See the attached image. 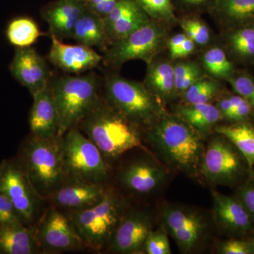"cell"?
<instances>
[{
	"label": "cell",
	"instance_id": "cell-33",
	"mask_svg": "<svg viewBox=\"0 0 254 254\" xmlns=\"http://www.w3.org/2000/svg\"><path fill=\"white\" fill-rule=\"evenodd\" d=\"M181 26L186 36L195 44L205 46L210 41V30L207 25L197 18H187L181 22Z\"/></svg>",
	"mask_w": 254,
	"mask_h": 254
},
{
	"label": "cell",
	"instance_id": "cell-42",
	"mask_svg": "<svg viewBox=\"0 0 254 254\" xmlns=\"http://www.w3.org/2000/svg\"><path fill=\"white\" fill-rule=\"evenodd\" d=\"M199 65L194 62L187 61L181 62L176 64L174 66L175 69V84L181 81L182 78L185 77L189 73L198 67Z\"/></svg>",
	"mask_w": 254,
	"mask_h": 254
},
{
	"label": "cell",
	"instance_id": "cell-40",
	"mask_svg": "<svg viewBox=\"0 0 254 254\" xmlns=\"http://www.w3.org/2000/svg\"><path fill=\"white\" fill-rule=\"evenodd\" d=\"M202 76V70L200 66L189 73L181 81L175 84V93L182 94L188 89L193 83Z\"/></svg>",
	"mask_w": 254,
	"mask_h": 254
},
{
	"label": "cell",
	"instance_id": "cell-44",
	"mask_svg": "<svg viewBox=\"0 0 254 254\" xmlns=\"http://www.w3.org/2000/svg\"><path fill=\"white\" fill-rule=\"evenodd\" d=\"M195 47L194 42L187 37V39L184 42L180 49L175 53L172 59H180V58H187V57L190 56L194 51Z\"/></svg>",
	"mask_w": 254,
	"mask_h": 254
},
{
	"label": "cell",
	"instance_id": "cell-47",
	"mask_svg": "<svg viewBox=\"0 0 254 254\" xmlns=\"http://www.w3.org/2000/svg\"><path fill=\"white\" fill-rule=\"evenodd\" d=\"M211 0H177L182 6L188 9L202 7L208 4Z\"/></svg>",
	"mask_w": 254,
	"mask_h": 254
},
{
	"label": "cell",
	"instance_id": "cell-30",
	"mask_svg": "<svg viewBox=\"0 0 254 254\" xmlns=\"http://www.w3.org/2000/svg\"><path fill=\"white\" fill-rule=\"evenodd\" d=\"M220 84L212 78L201 76L184 93V97L189 105L210 103L219 94Z\"/></svg>",
	"mask_w": 254,
	"mask_h": 254
},
{
	"label": "cell",
	"instance_id": "cell-26",
	"mask_svg": "<svg viewBox=\"0 0 254 254\" xmlns=\"http://www.w3.org/2000/svg\"><path fill=\"white\" fill-rule=\"evenodd\" d=\"M178 115L203 136L208 134L223 118L218 107L210 103L180 107Z\"/></svg>",
	"mask_w": 254,
	"mask_h": 254
},
{
	"label": "cell",
	"instance_id": "cell-45",
	"mask_svg": "<svg viewBox=\"0 0 254 254\" xmlns=\"http://www.w3.org/2000/svg\"><path fill=\"white\" fill-rule=\"evenodd\" d=\"M118 1V0H103L92 10L104 19L113 11Z\"/></svg>",
	"mask_w": 254,
	"mask_h": 254
},
{
	"label": "cell",
	"instance_id": "cell-16",
	"mask_svg": "<svg viewBox=\"0 0 254 254\" xmlns=\"http://www.w3.org/2000/svg\"><path fill=\"white\" fill-rule=\"evenodd\" d=\"M33 103L29 116L32 136L41 138L58 136L60 119L50 81L39 93L33 95Z\"/></svg>",
	"mask_w": 254,
	"mask_h": 254
},
{
	"label": "cell",
	"instance_id": "cell-34",
	"mask_svg": "<svg viewBox=\"0 0 254 254\" xmlns=\"http://www.w3.org/2000/svg\"><path fill=\"white\" fill-rule=\"evenodd\" d=\"M237 94L243 97L254 108V77L250 73L242 71L235 73L227 81Z\"/></svg>",
	"mask_w": 254,
	"mask_h": 254
},
{
	"label": "cell",
	"instance_id": "cell-15",
	"mask_svg": "<svg viewBox=\"0 0 254 254\" xmlns=\"http://www.w3.org/2000/svg\"><path fill=\"white\" fill-rule=\"evenodd\" d=\"M153 230L147 214L132 211L124 215L110 242V248L119 254H138L144 251L147 237Z\"/></svg>",
	"mask_w": 254,
	"mask_h": 254
},
{
	"label": "cell",
	"instance_id": "cell-13",
	"mask_svg": "<svg viewBox=\"0 0 254 254\" xmlns=\"http://www.w3.org/2000/svg\"><path fill=\"white\" fill-rule=\"evenodd\" d=\"M9 69L33 96L44 89L52 77L46 60L31 47L16 48Z\"/></svg>",
	"mask_w": 254,
	"mask_h": 254
},
{
	"label": "cell",
	"instance_id": "cell-14",
	"mask_svg": "<svg viewBox=\"0 0 254 254\" xmlns=\"http://www.w3.org/2000/svg\"><path fill=\"white\" fill-rule=\"evenodd\" d=\"M51 38V46L48 60L55 67L73 74L88 72L96 68L103 60L93 48L81 44H66L54 36Z\"/></svg>",
	"mask_w": 254,
	"mask_h": 254
},
{
	"label": "cell",
	"instance_id": "cell-29",
	"mask_svg": "<svg viewBox=\"0 0 254 254\" xmlns=\"http://www.w3.org/2000/svg\"><path fill=\"white\" fill-rule=\"evenodd\" d=\"M202 63L205 69L216 79L228 81L235 73L233 63L220 47H213L207 50L202 57Z\"/></svg>",
	"mask_w": 254,
	"mask_h": 254
},
{
	"label": "cell",
	"instance_id": "cell-12",
	"mask_svg": "<svg viewBox=\"0 0 254 254\" xmlns=\"http://www.w3.org/2000/svg\"><path fill=\"white\" fill-rule=\"evenodd\" d=\"M37 242L41 250L61 253L81 250L84 247L69 216L55 208L45 213L36 229Z\"/></svg>",
	"mask_w": 254,
	"mask_h": 254
},
{
	"label": "cell",
	"instance_id": "cell-20",
	"mask_svg": "<svg viewBox=\"0 0 254 254\" xmlns=\"http://www.w3.org/2000/svg\"><path fill=\"white\" fill-rule=\"evenodd\" d=\"M214 213L222 230L242 235L252 230L253 220L238 198L213 193Z\"/></svg>",
	"mask_w": 254,
	"mask_h": 254
},
{
	"label": "cell",
	"instance_id": "cell-39",
	"mask_svg": "<svg viewBox=\"0 0 254 254\" xmlns=\"http://www.w3.org/2000/svg\"><path fill=\"white\" fill-rule=\"evenodd\" d=\"M237 198L247 209L254 222V180H250L241 189Z\"/></svg>",
	"mask_w": 254,
	"mask_h": 254
},
{
	"label": "cell",
	"instance_id": "cell-36",
	"mask_svg": "<svg viewBox=\"0 0 254 254\" xmlns=\"http://www.w3.org/2000/svg\"><path fill=\"white\" fill-rule=\"evenodd\" d=\"M142 10L136 0H118L113 11L104 18L105 26L115 22L120 18L139 12Z\"/></svg>",
	"mask_w": 254,
	"mask_h": 254
},
{
	"label": "cell",
	"instance_id": "cell-37",
	"mask_svg": "<svg viewBox=\"0 0 254 254\" xmlns=\"http://www.w3.org/2000/svg\"><path fill=\"white\" fill-rule=\"evenodd\" d=\"M20 224L24 223L17 210L7 196L0 192V225H20Z\"/></svg>",
	"mask_w": 254,
	"mask_h": 254
},
{
	"label": "cell",
	"instance_id": "cell-6",
	"mask_svg": "<svg viewBox=\"0 0 254 254\" xmlns=\"http://www.w3.org/2000/svg\"><path fill=\"white\" fill-rule=\"evenodd\" d=\"M105 100L138 126L150 127L165 113L143 83L110 74L105 78Z\"/></svg>",
	"mask_w": 254,
	"mask_h": 254
},
{
	"label": "cell",
	"instance_id": "cell-4",
	"mask_svg": "<svg viewBox=\"0 0 254 254\" xmlns=\"http://www.w3.org/2000/svg\"><path fill=\"white\" fill-rule=\"evenodd\" d=\"M50 86L60 114L58 136L79 125L101 100L94 72L51 77Z\"/></svg>",
	"mask_w": 254,
	"mask_h": 254
},
{
	"label": "cell",
	"instance_id": "cell-22",
	"mask_svg": "<svg viewBox=\"0 0 254 254\" xmlns=\"http://www.w3.org/2000/svg\"><path fill=\"white\" fill-rule=\"evenodd\" d=\"M72 38L78 44L104 52L110 43L104 19L88 6L75 26Z\"/></svg>",
	"mask_w": 254,
	"mask_h": 254
},
{
	"label": "cell",
	"instance_id": "cell-9",
	"mask_svg": "<svg viewBox=\"0 0 254 254\" xmlns=\"http://www.w3.org/2000/svg\"><path fill=\"white\" fill-rule=\"evenodd\" d=\"M245 161L243 155L225 137H213L205 148L199 173L211 185H232L245 173Z\"/></svg>",
	"mask_w": 254,
	"mask_h": 254
},
{
	"label": "cell",
	"instance_id": "cell-8",
	"mask_svg": "<svg viewBox=\"0 0 254 254\" xmlns=\"http://www.w3.org/2000/svg\"><path fill=\"white\" fill-rule=\"evenodd\" d=\"M165 32L158 21L150 20L133 33L111 43L105 52L103 60L118 66L131 60L153 61L165 41Z\"/></svg>",
	"mask_w": 254,
	"mask_h": 254
},
{
	"label": "cell",
	"instance_id": "cell-43",
	"mask_svg": "<svg viewBox=\"0 0 254 254\" xmlns=\"http://www.w3.org/2000/svg\"><path fill=\"white\" fill-rule=\"evenodd\" d=\"M216 106L218 107V110H220L222 118L231 120L232 114L235 111V108H234L229 96L220 98L218 100Z\"/></svg>",
	"mask_w": 254,
	"mask_h": 254
},
{
	"label": "cell",
	"instance_id": "cell-17",
	"mask_svg": "<svg viewBox=\"0 0 254 254\" xmlns=\"http://www.w3.org/2000/svg\"><path fill=\"white\" fill-rule=\"evenodd\" d=\"M86 7V1L83 0H58L47 6L43 16L50 36L61 41L72 38L75 26Z\"/></svg>",
	"mask_w": 254,
	"mask_h": 254
},
{
	"label": "cell",
	"instance_id": "cell-27",
	"mask_svg": "<svg viewBox=\"0 0 254 254\" xmlns=\"http://www.w3.org/2000/svg\"><path fill=\"white\" fill-rule=\"evenodd\" d=\"M227 46L230 53L242 63H254V23L229 28Z\"/></svg>",
	"mask_w": 254,
	"mask_h": 254
},
{
	"label": "cell",
	"instance_id": "cell-7",
	"mask_svg": "<svg viewBox=\"0 0 254 254\" xmlns=\"http://www.w3.org/2000/svg\"><path fill=\"white\" fill-rule=\"evenodd\" d=\"M63 148L68 178L97 185L106 180L108 163L98 147L76 127L64 135Z\"/></svg>",
	"mask_w": 254,
	"mask_h": 254
},
{
	"label": "cell",
	"instance_id": "cell-23",
	"mask_svg": "<svg viewBox=\"0 0 254 254\" xmlns=\"http://www.w3.org/2000/svg\"><path fill=\"white\" fill-rule=\"evenodd\" d=\"M148 64L143 84L160 100L173 98L176 94L173 65L167 61H152Z\"/></svg>",
	"mask_w": 254,
	"mask_h": 254
},
{
	"label": "cell",
	"instance_id": "cell-18",
	"mask_svg": "<svg viewBox=\"0 0 254 254\" xmlns=\"http://www.w3.org/2000/svg\"><path fill=\"white\" fill-rule=\"evenodd\" d=\"M105 190L101 185L71 179L51 195L53 203L60 208L81 210L99 202Z\"/></svg>",
	"mask_w": 254,
	"mask_h": 254
},
{
	"label": "cell",
	"instance_id": "cell-46",
	"mask_svg": "<svg viewBox=\"0 0 254 254\" xmlns=\"http://www.w3.org/2000/svg\"><path fill=\"white\" fill-rule=\"evenodd\" d=\"M187 36L185 33H178L175 35L169 41L168 47L170 50V54L171 58H173L175 53L180 49V47L183 44L184 42L187 39Z\"/></svg>",
	"mask_w": 254,
	"mask_h": 254
},
{
	"label": "cell",
	"instance_id": "cell-41",
	"mask_svg": "<svg viewBox=\"0 0 254 254\" xmlns=\"http://www.w3.org/2000/svg\"><path fill=\"white\" fill-rule=\"evenodd\" d=\"M252 109L253 108L252 105L249 103L248 100L245 98L235 108V111L232 114V121H235L236 123L245 122L252 113Z\"/></svg>",
	"mask_w": 254,
	"mask_h": 254
},
{
	"label": "cell",
	"instance_id": "cell-24",
	"mask_svg": "<svg viewBox=\"0 0 254 254\" xmlns=\"http://www.w3.org/2000/svg\"><path fill=\"white\" fill-rule=\"evenodd\" d=\"M213 7L228 28L254 23V0H215Z\"/></svg>",
	"mask_w": 254,
	"mask_h": 254
},
{
	"label": "cell",
	"instance_id": "cell-19",
	"mask_svg": "<svg viewBox=\"0 0 254 254\" xmlns=\"http://www.w3.org/2000/svg\"><path fill=\"white\" fill-rule=\"evenodd\" d=\"M167 178V171L158 164L139 160L128 165L120 174V180L127 190L146 194L158 189Z\"/></svg>",
	"mask_w": 254,
	"mask_h": 254
},
{
	"label": "cell",
	"instance_id": "cell-28",
	"mask_svg": "<svg viewBox=\"0 0 254 254\" xmlns=\"http://www.w3.org/2000/svg\"><path fill=\"white\" fill-rule=\"evenodd\" d=\"M41 36L38 24L29 17L15 18L6 27V38L16 48L31 47Z\"/></svg>",
	"mask_w": 254,
	"mask_h": 254
},
{
	"label": "cell",
	"instance_id": "cell-2",
	"mask_svg": "<svg viewBox=\"0 0 254 254\" xmlns=\"http://www.w3.org/2000/svg\"><path fill=\"white\" fill-rule=\"evenodd\" d=\"M79 125L86 136L98 147L107 163L119 158L127 150L141 146L139 126L105 100H100Z\"/></svg>",
	"mask_w": 254,
	"mask_h": 254
},
{
	"label": "cell",
	"instance_id": "cell-5",
	"mask_svg": "<svg viewBox=\"0 0 254 254\" xmlns=\"http://www.w3.org/2000/svg\"><path fill=\"white\" fill-rule=\"evenodd\" d=\"M124 215L123 200L109 189L105 190L99 202L87 208L73 210L69 218L83 245L100 250L110 244Z\"/></svg>",
	"mask_w": 254,
	"mask_h": 254
},
{
	"label": "cell",
	"instance_id": "cell-31",
	"mask_svg": "<svg viewBox=\"0 0 254 254\" xmlns=\"http://www.w3.org/2000/svg\"><path fill=\"white\" fill-rule=\"evenodd\" d=\"M149 16L143 10L106 26L107 34L110 43L118 41L133 33L150 21Z\"/></svg>",
	"mask_w": 254,
	"mask_h": 254
},
{
	"label": "cell",
	"instance_id": "cell-11",
	"mask_svg": "<svg viewBox=\"0 0 254 254\" xmlns=\"http://www.w3.org/2000/svg\"><path fill=\"white\" fill-rule=\"evenodd\" d=\"M0 192L9 198L23 223H30L36 217L41 197L21 164L3 162L0 165Z\"/></svg>",
	"mask_w": 254,
	"mask_h": 254
},
{
	"label": "cell",
	"instance_id": "cell-10",
	"mask_svg": "<svg viewBox=\"0 0 254 254\" xmlns=\"http://www.w3.org/2000/svg\"><path fill=\"white\" fill-rule=\"evenodd\" d=\"M163 227L184 253H191L204 242L208 224L198 211L186 207L169 205L162 211Z\"/></svg>",
	"mask_w": 254,
	"mask_h": 254
},
{
	"label": "cell",
	"instance_id": "cell-25",
	"mask_svg": "<svg viewBox=\"0 0 254 254\" xmlns=\"http://www.w3.org/2000/svg\"><path fill=\"white\" fill-rule=\"evenodd\" d=\"M215 131L231 142L243 155L249 170L254 165V127L245 122L216 127Z\"/></svg>",
	"mask_w": 254,
	"mask_h": 254
},
{
	"label": "cell",
	"instance_id": "cell-49",
	"mask_svg": "<svg viewBox=\"0 0 254 254\" xmlns=\"http://www.w3.org/2000/svg\"><path fill=\"white\" fill-rule=\"evenodd\" d=\"M252 113H253V115H254V111L252 112Z\"/></svg>",
	"mask_w": 254,
	"mask_h": 254
},
{
	"label": "cell",
	"instance_id": "cell-48",
	"mask_svg": "<svg viewBox=\"0 0 254 254\" xmlns=\"http://www.w3.org/2000/svg\"><path fill=\"white\" fill-rule=\"evenodd\" d=\"M251 245H252V249H253V252L254 254V239L253 240L250 241Z\"/></svg>",
	"mask_w": 254,
	"mask_h": 254
},
{
	"label": "cell",
	"instance_id": "cell-35",
	"mask_svg": "<svg viewBox=\"0 0 254 254\" xmlns=\"http://www.w3.org/2000/svg\"><path fill=\"white\" fill-rule=\"evenodd\" d=\"M144 251L148 254H170L168 232L164 227L152 230L145 242Z\"/></svg>",
	"mask_w": 254,
	"mask_h": 254
},
{
	"label": "cell",
	"instance_id": "cell-3",
	"mask_svg": "<svg viewBox=\"0 0 254 254\" xmlns=\"http://www.w3.org/2000/svg\"><path fill=\"white\" fill-rule=\"evenodd\" d=\"M20 164L40 196H50L68 178L63 137L41 138L32 136L23 147Z\"/></svg>",
	"mask_w": 254,
	"mask_h": 254
},
{
	"label": "cell",
	"instance_id": "cell-1",
	"mask_svg": "<svg viewBox=\"0 0 254 254\" xmlns=\"http://www.w3.org/2000/svg\"><path fill=\"white\" fill-rule=\"evenodd\" d=\"M149 138L170 168L196 177L204 153L203 135L180 116L163 114L150 127Z\"/></svg>",
	"mask_w": 254,
	"mask_h": 254
},
{
	"label": "cell",
	"instance_id": "cell-38",
	"mask_svg": "<svg viewBox=\"0 0 254 254\" xmlns=\"http://www.w3.org/2000/svg\"><path fill=\"white\" fill-rule=\"evenodd\" d=\"M219 252L222 254H254L250 242L240 240L224 242L219 247Z\"/></svg>",
	"mask_w": 254,
	"mask_h": 254
},
{
	"label": "cell",
	"instance_id": "cell-50",
	"mask_svg": "<svg viewBox=\"0 0 254 254\" xmlns=\"http://www.w3.org/2000/svg\"><path fill=\"white\" fill-rule=\"evenodd\" d=\"M83 1H86V0H83Z\"/></svg>",
	"mask_w": 254,
	"mask_h": 254
},
{
	"label": "cell",
	"instance_id": "cell-21",
	"mask_svg": "<svg viewBox=\"0 0 254 254\" xmlns=\"http://www.w3.org/2000/svg\"><path fill=\"white\" fill-rule=\"evenodd\" d=\"M41 247L37 242L36 229L24 224L0 225V252L6 254L40 253Z\"/></svg>",
	"mask_w": 254,
	"mask_h": 254
},
{
	"label": "cell",
	"instance_id": "cell-32",
	"mask_svg": "<svg viewBox=\"0 0 254 254\" xmlns=\"http://www.w3.org/2000/svg\"><path fill=\"white\" fill-rule=\"evenodd\" d=\"M142 9L155 21L171 23L175 21L171 0H136Z\"/></svg>",
	"mask_w": 254,
	"mask_h": 254
}]
</instances>
